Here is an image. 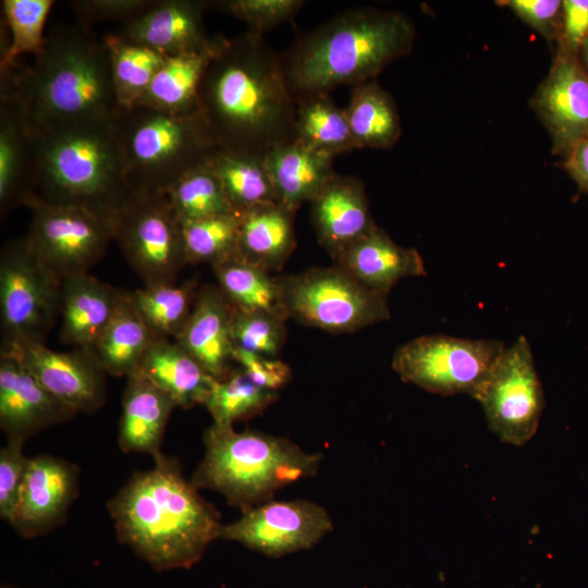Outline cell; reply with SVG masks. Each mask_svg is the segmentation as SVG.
I'll return each instance as SVG.
<instances>
[{
	"label": "cell",
	"mask_w": 588,
	"mask_h": 588,
	"mask_svg": "<svg viewBox=\"0 0 588 588\" xmlns=\"http://www.w3.org/2000/svg\"><path fill=\"white\" fill-rule=\"evenodd\" d=\"M198 113L215 149L265 157L295 142L296 103L264 35L225 37L201 78Z\"/></svg>",
	"instance_id": "6da1fadb"
},
{
	"label": "cell",
	"mask_w": 588,
	"mask_h": 588,
	"mask_svg": "<svg viewBox=\"0 0 588 588\" xmlns=\"http://www.w3.org/2000/svg\"><path fill=\"white\" fill-rule=\"evenodd\" d=\"M152 458L107 504L117 538L158 572L188 569L220 539L223 524L179 460L162 452Z\"/></svg>",
	"instance_id": "7a4b0ae2"
},
{
	"label": "cell",
	"mask_w": 588,
	"mask_h": 588,
	"mask_svg": "<svg viewBox=\"0 0 588 588\" xmlns=\"http://www.w3.org/2000/svg\"><path fill=\"white\" fill-rule=\"evenodd\" d=\"M415 36L412 20L402 12L371 7L343 11L297 36L280 53L290 94L297 103L340 86L373 81L412 51Z\"/></svg>",
	"instance_id": "3957f363"
},
{
	"label": "cell",
	"mask_w": 588,
	"mask_h": 588,
	"mask_svg": "<svg viewBox=\"0 0 588 588\" xmlns=\"http://www.w3.org/2000/svg\"><path fill=\"white\" fill-rule=\"evenodd\" d=\"M11 68L32 132L112 120L120 109L109 48L78 22L56 27L32 66Z\"/></svg>",
	"instance_id": "277c9868"
},
{
	"label": "cell",
	"mask_w": 588,
	"mask_h": 588,
	"mask_svg": "<svg viewBox=\"0 0 588 588\" xmlns=\"http://www.w3.org/2000/svg\"><path fill=\"white\" fill-rule=\"evenodd\" d=\"M113 119L32 132L34 187L41 199L111 217L126 201L133 191Z\"/></svg>",
	"instance_id": "5b68a950"
},
{
	"label": "cell",
	"mask_w": 588,
	"mask_h": 588,
	"mask_svg": "<svg viewBox=\"0 0 588 588\" xmlns=\"http://www.w3.org/2000/svg\"><path fill=\"white\" fill-rule=\"evenodd\" d=\"M204 445L192 483L220 493L242 512L272 500L290 483L315 476L322 458L287 438L213 422L204 432Z\"/></svg>",
	"instance_id": "8992f818"
},
{
	"label": "cell",
	"mask_w": 588,
	"mask_h": 588,
	"mask_svg": "<svg viewBox=\"0 0 588 588\" xmlns=\"http://www.w3.org/2000/svg\"><path fill=\"white\" fill-rule=\"evenodd\" d=\"M132 191L164 193L215 147L199 113L173 115L136 105L113 119Z\"/></svg>",
	"instance_id": "52a82bcc"
},
{
	"label": "cell",
	"mask_w": 588,
	"mask_h": 588,
	"mask_svg": "<svg viewBox=\"0 0 588 588\" xmlns=\"http://www.w3.org/2000/svg\"><path fill=\"white\" fill-rule=\"evenodd\" d=\"M287 318L330 333L355 332L391 317L387 295L339 266L275 277Z\"/></svg>",
	"instance_id": "ba28073f"
},
{
	"label": "cell",
	"mask_w": 588,
	"mask_h": 588,
	"mask_svg": "<svg viewBox=\"0 0 588 588\" xmlns=\"http://www.w3.org/2000/svg\"><path fill=\"white\" fill-rule=\"evenodd\" d=\"M29 245L37 259L61 281L88 273L114 240L112 217L89 208L52 204L34 194Z\"/></svg>",
	"instance_id": "9c48e42d"
},
{
	"label": "cell",
	"mask_w": 588,
	"mask_h": 588,
	"mask_svg": "<svg viewBox=\"0 0 588 588\" xmlns=\"http://www.w3.org/2000/svg\"><path fill=\"white\" fill-rule=\"evenodd\" d=\"M498 340L422 335L396 348L392 367L400 378L440 395H474L505 350Z\"/></svg>",
	"instance_id": "30bf717a"
},
{
	"label": "cell",
	"mask_w": 588,
	"mask_h": 588,
	"mask_svg": "<svg viewBox=\"0 0 588 588\" xmlns=\"http://www.w3.org/2000/svg\"><path fill=\"white\" fill-rule=\"evenodd\" d=\"M112 221L114 240L144 283H174L187 260L181 223L166 195L133 191Z\"/></svg>",
	"instance_id": "8fae6325"
},
{
	"label": "cell",
	"mask_w": 588,
	"mask_h": 588,
	"mask_svg": "<svg viewBox=\"0 0 588 588\" xmlns=\"http://www.w3.org/2000/svg\"><path fill=\"white\" fill-rule=\"evenodd\" d=\"M61 313V280L35 256L27 235L8 243L0 259L3 341L44 342Z\"/></svg>",
	"instance_id": "7c38bea8"
},
{
	"label": "cell",
	"mask_w": 588,
	"mask_h": 588,
	"mask_svg": "<svg viewBox=\"0 0 588 588\" xmlns=\"http://www.w3.org/2000/svg\"><path fill=\"white\" fill-rule=\"evenodd\" d=\"M473 397L481 404L489 428L502 442L520 446L535 436L544 395L524 335L505 347Z\"/></svg>",
	"instance_id": "4fadbf2b"
},
{
	"label": "cell",
	"mask_w": 588,
	"mask_h": 588,
	"mask_svg": "<svg viewBox=\"0 0 588 588\" xmlns=\"http://www.w3.org/2000/svg\"><path fill=\"white\" fill-rule=\"evenodd\" d=\"M222 525L220 539L279 558L310 549L333 529L329 513L307 500L267 501Z\"/></svg>",
	"instance_id": "5bb4252c"
},
{
	"label": "cell",
	"mask_w": 588,
	"mask_h": 588,
	"mask_svg": "<svg viewBox=\"0 0 588 588\" xmlns=\"http://www.w3.org/2000/svg\"><path fill=\"white\" fill-rule=\"evenodd\" d=\"M1 352L16 358L75 413H94L105 403L106 373L88 352H58L36 341H3Z\"/></svg>",
	"instance_id": "9a60e30c"
},
{
	"label": "cell",
	"mask_w": 588,
	"mask_h": 588,
	"mask_svg": "<svg viewBox=\"0 0 588 588\" xmlns=\"http://www.w3.org/2000/svg\"><path fill=\"white\" fill-rule=\"evenodd\" d=\"M530 105L551 137L554 155L564 158L588 136V74L577 57L555 52Z\"/></svg>",
	"instance_id": "2e32d148"
},
{
	"label": "cell",
	"mask_w": 588,
	"mask_h": 588,
	"mask_svg": "<svg viewBox=\"0 0 588 588\" xmlns=\"http://www.w3.org/2000/svg\"><path fill=\"white\" fill-rule=\"evenodd\" d=\"M78 468L62 458L48 454L28 461L10 525L24 538L45 535L66 517L77 495Z\"/></svg>",
	"instance_id": "e0dca14e"
},
{
	"label": "cell",
	"mask_w": 588,
	"mask_h": 588,
	"mask_svg": "<svg viewBox=\"0 0 588 588\" xmlns=\"http://www.w3.org/2000/svg\"><path fill=\"white\" fill-rule=\"evenodd\" d=\"M1 71L0 208L1 215L25 205L36 194L33 180L32 131L12 68Z\"/></svg>",
	"instance_id": "ac0fdd59"
},
{
	"label": "cell",
	"mask_w": 588,
	"mask_h": 588,
	"mask_svg": "<svg viewBox=\"0 0 588 588\" xmlns=\"http://www.w3.org/2000/svg\"><path fill=\"white\" fill-rule=\"evenodd\" d=\"M208 8V1L201 0H155L114 34L167 57L203 51L216 38L209 37L205 27L204 15Z\"/></svg>",
	"instance_id": "d6986e66"
},
{
	"label": "cell",
	"mask_w": 588,
	"mask_h": 588,
	"mask_svg": "<svg viewBox=\"0 0 588 588\" xmlns=\"http://www.w3.org/2000/svg\"><path fill=\"white\" fill-rule=\"evenodd\" d=\"M76 413L52 396L13 356L0 357V427L7 439L26 440Z\"/></svg>",
	"instance_id": "ffe728a7"
},
{
	"label": "cell",
	"mask_w": 588,
	"mask_h": 588,
	"mask_svg": "<svg viewBox=\"0 0 588 588\" xmlns=\"http://www.w3.org/2000/svg\"><path fill=\"white\" fill-rule=\"evenodd\" d=\"M310 205L318 240L333 259L377 226L365 185L355 176L336 173Z\"/></svg>",
	"instance_id": "44dd1931"
},
{
	"label": "cell",
	"mask_w": 588,
	"mask_h": 588,
	"mask_svg": "<svg viewBox=\"0 0 588 588\" xmlns=\"http://www.w3.org/2000/svg\"><path fill=\"white\" fill-rule=\"evenodd\" d=\"M233 306L219 287L203 286L191 317L174 340L213 378L231 370L235 348L232 336Z\"/></svg>",
	"instance_id": "7402d4cb"
},
{
	"label": "cell",
	"mask_w": 588,
	"mask_h": 588,
	"mask_svg": "<svg viewBox=\"0 0 588 588\" xmlns=\"http://www.w3.org/2000/svg\"><path fill=\"white\" fill-rule=\"evenodd\" d=\"M334 260L364 286L383 295L404 278L427 274L419 252L397 245L379 226L344 249Z\"/></svg>",
	"instance_id": "603a6c76"
},
{
	"label": "cell",
	"mask_w": 588,
	"mask_h": 588,
	"mask_svg": "<svg viewBox=\"0 0 588 588\" xmlns=\"http://www.w3.org/2000/svg\"><path fill=\"white\" fill-rule=\"evenodd\" d=\"M122 292L89 273L61 281V340L90 352L110 322Z\"/></svg>",
	"instance_id": "cb8c5ba5"
},
{
	"label": "cell",
	"mask_w": 588,
	"mask_h": 588,
	"mask_svg": "<svg viewBox=\"0 0 588 588\" xmlns=\"http://www.w3.org/2000/svg\"><path fill=\"white\" fill-rule=\"evenodd\" d=\"M174 401L139 372L126 377L119 422L118 444L124 453L161 452L164 430Z\"/></svg>",
	"instance_id": "d4e9b609"
},
{
	"label": "cell",
	"mask_w": 588,
	"mask_h": 588,
	"mask_svg": "<svg viewBox=\"0 0 588 588\" xmlns=\"http://www.w3.org/2000/svg\"><path fill=\"white\" fill-rule=\"evenodd\" d=\"M333 157L297 142L277 146L265 156L278 204L296 213L336 174Z\"/></svg>",
	"instance_id": "484cf974"
},
{
	"label": "cell",
	"mask_w": 588,
	"mask_h": 588,
	"mask_svg": "<svg viewBox=\"0 0 588 588\" xmlns=\"http://www.w3.org/2000/svg\"><path fill=\"white\" fill-rule=\"evenodd\" d=\"M137 372L167 393L184 409L204 405L212 378L205 368L177 342L155 338Z\"/></svg>",
	"instance_id": "4316f807"
},
{
	"label": "cell",
	"mask_w": 588,
	"mask_h": 588,
	"mask_svg": "<svg viewBox=\"0 0 588 588\" xmlns=\"http://www.w3.org/2000/svg\"><path fill=\"white\" fill-rule=\"evenodd\" d=\"M224 39L218 35L203 51L167 57L137 105L173 115L197 113L201 78Z\"/></svg>",
	"instance_id": "83f0119b"
},
{
	"label": "cell",
	"mask_w": 588,
	"mask_h": 588,
	"mask_svg": "<svg viewBox=\"0 0 588 588\" xmlns=\"http://www.w3.org/2000/svg\"><path fill=\"white\" fill-rule=\"evenodd\" d=\"M294 216L278 203L241 213V258L268 272L280 270L296 245Z\"/></svg>",
	"instance_id": "f1b7e54d"
},
{
	"label": "cell",
	"mask_w": 588,
	"mask_h": 588,
	"mask_svg": "<svg viewBox=\"0 0 588 588\" xmlns=\"http://www.w3.org/2000/svg\"><path fill=\"white\" fill-rule=\"evenodd\" d=\"M155 338L134 307L130 292H122L110 322L88 353L105 373L128 377L137 371Z\"/></svg>",
	"instance_id": "f546056e"
},
{
	"label": "cell",
	"mask_w": 588,
	"mask_h": 588,
	"mask_svg": "<svg viewBox=\"0 0 588 588\" xmlns=\"http://www.w3.org/2000/svg\"><path fill=\"white\" fill-rule=\"evenodd\" d=\"M344 110L357 149H388L401 137L396 103L375 79L354 86Z\"/></svg>",
	"instance_id": "4dcf8cb0"
},
{
	"label": "cell",
	"mask_w": 588,
	"mask_h": 588,
	"mask_svg": "<svg viewBox=\"0 0 588 588\" xmlns=\"http://www.w3.org/2000/svg\"><path fill=\"white\" fill-rule=\"evenodd\" d=\"M206 163L219 179L235 213L278 203L265 157L215 149Z\"/></svg>",
	"instance_id": "1f68e13d"
},
{
	"label": "cell",
	"mask_w": 588,
	"mask_h": 588,
	"mask_svg": "<svg viewBox=\"0 0 588 588\" xmlns=\"http://www.w3.org/2000/svg\"><path fill=\"white\" fill-rule=\"evenodd\" d=\"M219 289L240 310L262 313L287 320L275 277L241 257L212 266Z\"/></svg>",
	"instance_id": "d6a6232c"
},
{
	"label": "cell",
	"mask_w": 588,
	"mask_h": 588,
	"mask_svg": "<svg viewBox=\"0 0 588 588\" xmlns=\"http://www.w3.org/2000/svg\"><path fill=\"white\" fill-rule=\"evenodd\" d=\"M295 142L324 155L357 149L345 110L329 95H317L296 103Z\"/></svg>",
	"instance_id": "836d02e7"
},
{
	"label": "cell",
	"mask_w": 588,
	"mask_h": 588,
	"mask_svg": "<svg viewBox=\"0 0 588 588\" xmlns=\"http://www.w3.org/2000/svg\"><path fill=\"white\" fill-rule=\"evenodd\" d=\"M196 287V280H188L182 284H145L130 292V296L134 307L156 336L175 340L193 311L198 293Z\"/></svg>",
	"instance_id": "e575fe53"
},
{
	"label": "cell",
	"mask_w": 588,
	"mask_h": 588,
	"mask_svg": "<svg viewBox=\"0 0 588 588\" xmlns=\"http://www.w3.org/2000/svg\"><path fill=\"white\" fill-rule=\"evenodd\" d=\"M111 59L112 78L120 107L137 105L147 91L167 56L149 48L107 34L103 36Z\"/></svg>",
	"instance_id": "d590c367"
},
{
	"label": "cell",
	"mask_w": 588,
	"mask_h": 588,
	"mask_svg": "<svg viewBox=\"0 0 588 588\" xmlns=\"http://www.w3.org/2000/svg\"><path fill=\"white\" fill-rule=\"evenodd\" d=\"M163 194L180 223L235 213L206 161L181 176Z\"/></svg>",
	"instance_id": "8d00e7d4"
},
{
	"label": "cell",
	"mask_w": 588,
	"mask_h": 588,
	"mask_svg": "<svg viewBox=\"0 0 588 588\" xmlns=\"http://www.w3.org/2000/svg\"><path fill=\"white\" fill-rule=\"evenodd\" d=\"M277 397V392L256 385L238 368L231 369L223 378H212L204 405L213 424L233 426L234 421L262 413Z\"/></svg>",
	"instance_id": "74e56055"
},
{
	"label": "cell",
	"mask_w": 588,
	"mask_h": 588,
	"mask_svg": "<svg viewBox=\"0 0 588 588\" xmlns=\"http://www.w3.org/2000/svg\"><path fill=\"white\" fill-rule=\"evenodd\" d=\"M187 264L211 266L241 257L240 215L226 213L181 223Z\"/></svg>",
	"instance_id": "f35d334b"
},
{
	"label": "cell",
	"mask_w": 588,
	"mask_h": 588,
	"mask_svg": "<svg viewBox=\"0 0 588 588\" xmlns=\"http://www.w3.org/2000/svg\"><path fill=\"white\" fill-rule=\"evenodd\" d=\"M2 15L9 38L1 48L0 70L16 64L24 53L38 54L44 46V26L52 0H3Z\"/></svg>",
	"instance_id": "ab89813d"
},
{
	"label": "cell",
	"mask_w": 588,
	"mask_h": 588,
	"mask_svg": "<svg viewBox=\"0 0 588 588\" xmlns=\"http://www.w3.org/2000/svg\"><path fill=\"white\" fill-rule=\"evenodd\" d=\"M285 319L262 313H248L233 307L232 336L235 347L277 357L285 336Z\"/></svg>",
	"instance_id": "60d3db41"
},
{
	"label": "cell",
	"mask_w": 588,
	"mask_h": 588,
	"mask_svg": "<svg viewBox=\"0 0 588 588\" xmlns=\"http://www.w3.org/2000/svg\"><path fill=\"white\" fill-rule=\"evenodd\" d=\"M304 3L302 0H220L208 1V7L246 23L248 30L264 35L294 21Z\"/></svg>",
	"instance_id": "b9f144b4"
},
{
	"label": "cell",
	"mask_w": 588,
	"mask_h": 588,
	"mask_svg": "<svg viewBox=\"0 0 588 588\" xmlns=\"http://www.w3.org/2000/svg\"><path fill=\"white\" fill-rule=\"evenodd\" d=\"M24 443V439L11 438L0 450V516L7 523L13 516L29 461Z\"/></svg>",
	"instance_id": "7bdbcfd3"
},
{
	"label": "cell",
	"mask_w": 588,
	"mask_h": 588,
	"mask_svg": "<svg viewBox=\"0 0 588 588\" xmlns=\"http://www.w3.org/2000/svg\"><path fill=\"white\" fill-rule=\"evenodd\" d=\"M155 0H75L71 1L78 23L94 24L114 21L125 24L147 10Z\"/></svg>",
	"instance_id": "ee69618b"
},
{
	"label": "cell",
	"mask_w": 588,
	"mask_h": 588,
	"mask_svg": "<svg viewBox=\"0 0 588 588\" xmlns=\"http://www.w3.org/2000/svg\"><path fill=\"white\" fill-rule=\"evenodd\" d=\"M232 358L253 383L265 390L277 392L292 379L291 368L277 357H268L235 347Z\"/></svg>",
	"instance_id": "f6af8a7d"
},
{
	"label": "cell",
	"mask_w": 588,
	"mask_h": 588,
	"mask_svg": "<svg viewBox=\"0 0 588 588\" xmlns=\"http://www.w3.org/2000/svg\"><path fill=\"white\" fill-rule=\"evenodd\" d=\"M497 3L509 8L549 44L556 41L562 16V1L503 0L497 1Z\"/></svg>",
	"instance_id": "bcb514c9"
},
{
	"label": "cell",
	"mask_w": 588,
	"mask_h": 588,
	"mask_svg": "<svg viewBox=\"0 0 588 588\" xmlns=\"http://www.w3.org/2000/svg\"><path fill=\"white\" fill-rule=\"evenodd\" d=\"M588 36V0H563L556 52L577 57Z\"/></svg>",
	"instance_id": "7dc6e473"
},
{
	"label": "cell",
	"mask_w": 588,
	"mask_h": 588,
	"mask_svg": "<svg viewBox=\"0 0 588 588\" xmlns=\"http://www.w3.org/2000/svg\"><path fill=\"white\" fill-rule=\"evenodd\" d=\"M564 169L581 192L588 193V136L564 157Z\"/></svg>",
	"instance_id": "c3c4849f"
},
{
	"label": "cell",
	"mask_w": 588,
	"mask_h": 588,
	"mask_svg": "<svg viewBox=\"0 0 588 588\" xmlns=\"http://www.w3.org/2000/svg\"><path fill=\"white\" fill-rule=\"evenodd\" d=\"M577 59L581 68L588 74V36L585 38L578 50Z\"/></svg>",
	"instance_id": "681fc988"
},
{
	"label": "cell",
	"mask_w": 588,
	"mask_h": 588,
	"mask_svg": "<svg viewBox=\"0 0 588 588\" xmlns=\"http://www.w3.org/2000/svg\"><path fill=\"white\" fill-rule=\"evenodd\" d=\"M0 588H24L12 584H2Z\"/></svg>",
	"instance_id": "f907efd6"
}]
</instances>
